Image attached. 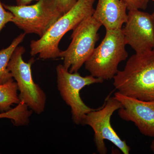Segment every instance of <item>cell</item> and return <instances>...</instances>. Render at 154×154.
Wrapping results in <instances>:
<instances>
[{
    "instance_id": "16",
    "label": "cell",
    "mask_w": 154,
    "mask_h": 154,
    "mask_svg": "<svg viewBox=\"0 0 154 154\" xmlns=\"http://www.w3.org/2000/svg\"><path fill=\"white\" fill-rule=\"evenodd\" d=\"M14 16L10 11L6 10L0 0V32L6 24L13 21Z\"/></svg>"
},
{
    "instance_id": "2",
    "label": "cell",
    "mask_w": 154,
    "mask_h": 154,
    "mask_svg": "<svg viewBox=\"0 0 154 154\" xmlns=\"http://www.w3.org/2000/svg\"><path fill=\"white\" fill-rule=\"evenodd\" d=\"M95 0H78L70 10L61 16L38 40L30 42V54H38L43 60L60 57L61 50L59 48L65 34L73 30L84 20L93 16Z\"/></svg>"
},
{
    "instance_id": "12",
    "label": "cell",
    "mask_w": 154,
    "mask_h": 154,
    "mask_svg": "<svg viewBox=\"0 0 154 154\" xmlns=\"http://www.w3.org/2000/svg\"><path fill=\"white\" fill-rule=\"evenodd\" d=\"M26 34L22 33L14 38L8 47L0 50V84H5L13 79L8 69V64L14 51L25 38Z\"/></svg>"
},
{
    "instance_id": "11",
    "label": "cell",
    "mask_w": 154,
    "mask_h": 154,
    "mask_svg": "<svg viewBox=\"0 0 154 154\" xmlns=\"http://www.w3.org/2000/svg\"><path fill=\"white\" fill-rule=\"evenodd\" d=\"M127 10L121 0H98L93 16L106 30L122 29L127 20Z\"/></svg>"
},
{
    "instance_id": "15",
    "label": "cell",
    "mask_w": 154,
    "mask_h": 154,
    "mask_svg": "<svg viewBox=\"0 0 154 154\" xmlns=\"http://www.w3.org/2000/svg\"><path fill=\"white\" fill-rule=\"evenodd\" d=\"M126 6L128 11L132 10H145L149 0H121Z\"/></svg>"
},
{
    "instance_id": "7",
    "label": "cell",
    "mask_w": 154,
    "mask_h": 154,
    "mask_svg": "<svg viewBox=\"0 0 154 154\" xmlns=\"http://www.w3.org/2000/svg\"><path fill=\"white\" fill-rule=\"evenodd\" d=\"M102 26L92 16L73 30L71 42L66 50L61 51L60 56L70 72H78L91 57L99 40L98 32Z\"/></svg>"
},
{
    "instance_id": "9",
    "label": "cell",
    "mask_w": 154,
    "mask_h": 154,
    "mask_svg": "<svg viewBox=\"0 0 154 154\" xmlns=\"http://www.w3.org/2000/svg\"><path fill=\"white\" fill-rule=\"evenodd\" d=\"M122 31L125 44L136 53L154 48V30L151 14L140 10L129 11Z\"/></svg>"
},
{
    "instance_id": "17",
    "label": "cell",
    "mask_w": 154,
    "mask_h": 154,
    "mask_svg": "<svg viewBox=\"0 0 154 154\" xmlns=\"http://www.w3.org/2000/svg\"><path fill=\"white\" fill-rule=\"evenodd\" d=\"M58 10L62 14L66 13L75 5L78 0H54Z\"/></svg>"
},
{
    "instance_id": "8",
    "label": "cell",
    "mask_w": 154,
    "mask_h": 154,
    "mask_svg": "<svg viewBox=\"0 0 154 154\" xmlns=\"http://www.w3.org/2000/svg\"><path fill=\"white\" fill-rule=\"evenodd\" d=\"M58 90L64 101L69 106L72 119L75 124H81L86 114L95 109L88 107L80 96V91L87 86L104 82L91 75L83 77L79 73H71L59 64L56 67Z\"/></svg>"
},
{
    "instance_id": "19",
    "label": "cell",
    "mask_w": 154,
    "mask_h": 154,
    "mask_svg": "<svg viewBox=\"0 0 154 154\" xmlns=\"http://www.w3.org/2000/svg\"><path fill=\"white\" fill-rule=\"evenodd\" d=\"M150 148L152 150V151L154 153V140L152 141V143L151 144Z\"/></svg>"
},
{
    "instance_id": "6",
    "label": "cell",
    "mask_w": 154,
    "mask_h": 154,
    "mask_svg": "<svg viewBox=\"0 0 154 154\" xmlns=\"http://www.w3.org/2000/svg\"><path fill=\"white\" fill-rule=\"evenodd\" d=\"M25 51V48L18 46L11 56L8 69L17 83L20 101L34 113L40 114L45 109L46 96L32 78L31 68L34 59H31L28 62L23 60L22 55Z\"/></svg>"
},
{
    "instance_id": "20",
    "label": "cell",
    "mask_w": 154,
    "mask_h": 154,
    "mask_svg": "<svg viewBox=\"0 0 154 154\" xmlns=\"http://www.w3.org/2000/svg\"><path fill=\"white\" fill-rule=\"evenodd\" d=\"M153 22L154 25V12L153 13V14H151Z\"/></svg>"
},
{
    "instance_id": "10",
    "label": "cell",
    "mask_w": 154,
    "mask_h": 154,
    "mask_svg": "<svg viewBox=\"0 0 154 154\" xmlns=\"http://www.w3.org/2000/svg\"><path fill=\"white\" fill-rule=\"evenodd\" d=\"M114 97L122 105L118 110L119 117L134 123L141 133L154 137V101H144L118 92Z\"/></svg>"
},
{
    "instance_id": "5",
    "label": "cell",
    "mask_w": 154,
    "mask_h": 154,
    "mask_svg": "<svg viewBox=\"0 0 154 154\" xmlns=\"http://www.w3.org/2000/svg\"><path fill=\"white\" fill-rule=\"evenodd\" d=\"M122 105L114 96L109 95L102 107L86 114L81 124L88 125L94 132V141L97 151L100 154L107 153L105 140L112 143L124 154H129L130 147L125 141L122 140L111 126V116Z\"/></svg>"
},
{
    "instance_id": "3",
    "label": "cell",
    "mask_w": 154,
    "mask_h": 154,
    "mask_svg": "<svg viewBox=\"0 0 154 154\" xmlns=\"http://www.w3.org/2000/svg\"><path fill=\"white\" fill-rule=\"evenodd\" d=\"M122 29L106 30L104 39L87 61L85 67L95 78L103 81L113 79L119 64L128 57Z\"/></svg>"
},
{
    "instance_id": "14",
    "label": "cell",
    "mask_w": 154,
    "mask_h": 154,
    "mask_svg": "<svg viewBox=\"0 0 154 154\" xmlns=\"http://www.w3.org/2000/svg\"><path fill=\"white\" fill-rule=\"evenodd\" d=\"M32 111L29 110V107L22 101H20L16 107L6 112L0 113V119H10L16 126L28 125L29 118Z\"/></svg>"
},
{
    "instance_id": "13",
    "label": "cell",
    "mask_w": 154,
    "mask_h": 154,
    "mask_svg": "<svg viewBox=\"0 0 154 154\" xmlns=\"http://www.w3.org/2000/svg\"><path fill=\"white\" fill-rule=\"evenodd\" d=\"M18 91L17 83L14 79L0 84V112L8 111L12 105L20 102Z\"/></svg>"
},
{
    "instance_id": "1",
    "label": "cell",
    "mask_w": 154,
    "mask_h": 154,
    "mask_svg": "<svg viewBox=\"0 0 154 154\" xmlns=\"http://www.w3.org/2000/svg\"><path fill=\"white\" fill-rule=\"evenodd\" d=\"M113 79V86L120 94L144 101H154V49L135 53Z\"/></svg>"
},
{
    "instance_id": "4",
    "label": "cell",
    "mask_w": 154,
    "mask_h": 154,
    "mask_svg": "<svg viewBox=\"0 0 154 154\" xmlns=\"http://www.w3.org/2000/svg\"><path fill=\"white\" fill-rule=\"evenodd\" d=\"M3 6L13 14L12 22L18 28L26 34L34 33L40 37L63 15L54 0H38L33 5Z\"/></svg>"
},
{
    "instance_id": "18",
    "label": "cell",
    "mask_w": 154,
    "mask_h": 154,
    "mask_svg": "<svg viewBox=\"0 0 154 154\" xmlns=\"http://www.w3.org/2000/svg\"><path fill=\"white\" fill-rule=\"evenodd\" d=\"M36 0H16L17 5H30L33 1Z\"/></svg>"
},
{
    "instance_id": "21",
    "label": "cell",
    "mask_w": 154,
    "mask_h": 154,
    "mask_svg": "<svg viewBox=\"0 0 154 154\" xmlns=\"http://www.w3.org/2000/svg\"><path fill=\"white\" fill-rule=\"evenodd\" d=\"M152 1H154V0H152Z\"/></svg>"
}]
</instances>
